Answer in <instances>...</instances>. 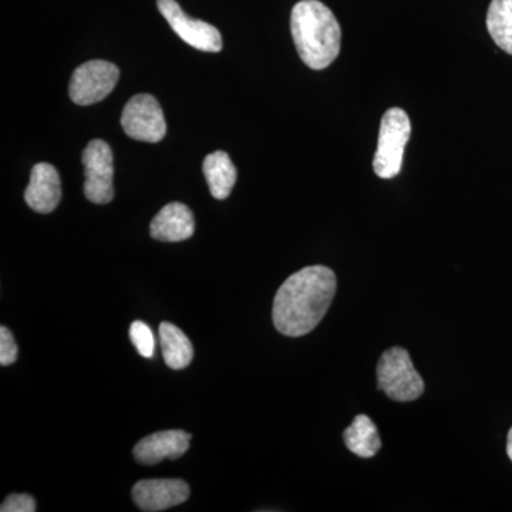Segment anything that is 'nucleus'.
Returning a JSON list of instances; mask_svg holds the SVG:
<instances>
[{"mask_svg": "<svg viewBox=\"0 0 512 512\" xmlns=\"http://www.w3.org/2000/svg\"><path fill=\"white\" fill-rule=\"evenodd\" d=\"M19 349L12 332L6 326L0 328V365L10 366L18 360Z\"/></svg>", "mask_w": 512, "mask_h": 512, "instance_id": "a211bd4d", "label": "nucleus"}, {"mask_svg": "<svg viewBox=\"0 0 512 512\" xmlns=\"http://www.w3.org/2000/svg\"><path fill=\"white\" fill-rule=\"evenodd\" d=\"M160 343L165 363L170 369L183 370L191 365L194 348L191 340L173 323L163 322L160 325Z\"/></svg>", "mask_w": 512, "mask_h": 512, "instance_id": "4468645a", "label": "nucleus"}, {"mask_svg": "<svg viewBox=\"0 0 512 512\" xmlns=\"http://www.w3.org/2000/svg\"><path fill=\"white\" fill-rule=\"evenodd\" d=\"M191 436L183 430L158 431L138 441L134 447V457L140 464L154 466L165 458L177 460L190 448Z\"/></svg>", "mask_w": 512, "mask_h": 512, "instance_id": "9d476101", "label": "nucleus"}, {"mask_svg": "<svg viewBox=\"0 0 512 512\" xmlns=\"http://www.w3.org/2000/svg\"><path fill=\"white\" fill-rule=\"evenodd\" d=\"M84 195L94 204H109L114 198L113 151L106 141L93 140L83 151Z\"/></svg>", "mask_w": 512, "mask_h": 512, "instance_id": "0eeeda50", "label": "nucleus"}, {"mask_svg": "<svg viewBox=\"0 0 512 512\" xmlns=\"http://www.w3.org/2000/svg\"><path fill=\"white\" fill-rule=\"evenodd\" d=\"M121 126L128 137L144 143H158L167 134L163 109L156 97L141 93L131 97L121 114Z\"/></svg>", "mask_w": 512, "mask_h": 512, "instance_id": "423d86ee", "label": "nucleus"}, {"mask_svg": "<svg viewBox=\"0 0 512 512\" xmlns=\"http://www.w3.org/2000/svg\"><path fill=\"white\" fill-rule=\"evenodd\" d=\"M412 134L406 111L393 107L383 114L373 168L377 177L389 180L402 170L404 148Z\"/></svg>", "mask_w": 512, "mask_h": 512, "instance_id": "7ed1b4c3", "label": "nucleus"}, {"mask_svg": "<svg viewBox=\"0 0 512 512\" xmlns=\"http://www.w3.org/2000/svg\"><path fill=\"white\" fill-rule=\"evenodd\" d=\"M62 200V184L53 165L36 164L30 173V183L25 191L26 204L40 214H50Z\"/></svg>", "mask_w": 512, "mask_h": 512, "instance_id": "9b49d317", "label": "nucleus"}, {"mask_svg": "<svg viewBox=\"0 0 512 512\" xmlns=\"http://www.w3.org/2000/svg\"><path fill=\"white\" fill-rule=\"evenodd\" d=\"M2 512H33L36 511V501L29 494H12L3 501Z\"/></svg>", "mask_w": 512, "mask_h": 512, "instance_id": "6ab92c4d", "label": "nucleus"}, {"mask_svg": "<svg viewBox=\"0 0 512 512\" xmlns=\"http://www.w3.org/2000/svg\"><path fill=\"white\" fill-rule=\"evenodd\" d=\"M291 32L299 57L323 70L339 56L342 32L332 10L319 0H302L292 9Z\"/></svg>", "mask_w": 512, "mask_h": 512, "instance_id": "f03ea898", "label": "nucleus"}, {"mask_svg": "<svg viewBox=\"0 0 512 512\" xmlns=\"http://www.w3.org/2000/svg\"><path fill=\"white\" fill-rule=\"evenodd\" d=\"M157 8L164 19L170 23L171 29L177 33L185 43L201 50V52L218 53L222 50V36L220 30L210 23L191 19L185 15L181 6L175 0H157Z\"/></svg>", "mask_w": 512, "mask_h": 512, "instance_id": "6e6552de", "label": "nucleus"}, {"mask_svg": "<svg viewBox=\"0 0 512 512\" xmlns=\"http://www.w3.org/2000/svg\"><path fill=\"white\" fill-rule=\"evenodd\" d=\"M487 28L495 45L512 55V0H493L488 8Z\"/></svg>", "mask_w": 512, "mask_h": 512, "instance_id": "dca6fc26", "label": "nucleus"}, {"mask_svg": "<svg viewBox=\"0 0 512 512\" xmlns=\"http://www.w3.org/2000/svg\"><path fill=\"white\" fill-rule=\"evenodd\" d=\"M335 272L323 265L306 266L289 276L276 292L272 319L282 335H308L326 315L335 298Z\"/></svg>", "mask_w": 512, "mask_h": 512, "instance_id": "f257e3e1", "label": "nucleus"}, {"mask_svg": "<svg viewBox=\"0 0 512 512\" xmlns=\"http://www.w3.org/2000/svg\"><path fill=\"white\" fill-rule=\"evenodd\" d=\"M507 454H508V457H510V460L512 461V427H511L510 433H508Z\"/></svg>", "mask_w": 512, "mask_h": 512, "instance_id": "aec40b11", "label": "nucleus"}, {"mask_svg": "<svg viewBox=\"0 0 512 512\" xmlns=\"http://www.w3.org/2000/svg\"><path fill=\"white\" fill-rule=\"evenodd\" d=\"M194 231V214L181 202L165 205L150 225L151 237L161 242L185 241L194 235Z\"/></svg>", "mask_w": 512, "mask_h": 512, "instance_id": "f8f14e48", "label": "nucleus"}, {"mask_svg": "<svg viewBox=\"0 0 512 512\" xmlns=\"http://www.w3.org/2000/svg\"><path fill=\"white\" fill-rule=\"evenodd\" d=\"M379 389L396 402H413L424 392V382L403 348L386 350L377 365Z\"/></svg>", "mask_w": 512, "mask_h": 512, "instance_id": "20e7f679", "label": "nucleus"}, {"mask_svg": "<svg viewBox=\"0 0 512 512\" xmlns=\"http://www.w3.org/2000/svg\"><path fill=\"white\" fill-rule=\"evenodd\" d=\"M343 439L349 451L362 458L376 456L377 451L382 448L379 431L366 414L355 417L353 423L345 430Z\"/></svg>", "mask_w": 512, "mask_h": 512, "instance_id": "2eb2a0df", "label": "nucleus"}, {"mask_svg": "<svg viewBox=\"0 0 512 512\" xmlns=\"http://www.w3.org/2000/svg\"><path fill=\"white\" fill-rule=\"evenodd\" d=\"M130 339L136 346L137 352L146 359H151L156 353V338L147 323L141 322V320L131 323Z\"/></svg>", "mask_w": 512, "mask_h": 512, "instance_id": "f3484780", "label": "nucleus"}, {"mask_svg": "<svg viewBox=\"0 0 512 512\" xmlns=\"http://www.w3.org/2000/svg\"><path fill=\"white\" fill-rule=\"evenodd\" d=\"M120 70L116 64L106 60H92L74 70L70 80V99L77 106H92L106 99L117 82Z\"/></svg>", "mask_w": 512, "mask_h": 512, "instance_id": "39448f33", "label": "nucleus"}, {"mask_svg": "<svg viewBox=\"0 0 512 512\" xmlns=\"http://www.w3.org/2000/svg\"><path fill=\"white\" fill-rule=\"evenodd\" d=\"M205 180L215 200H225L237 183V168L225 151H215L202 164Z\"/></svg>", "mask_w": 512, "mask_h": 512, "instance_id": "ddd939ff", "label": "nucleus"}, {"mask_svg": "<svg viewBox=\"0 0 512 512\" xmlns=\"http://www.w3.org/2000/svg\"><path fill=\"white\" fill-rule=\"evenodd\" d=\"M133 500L141 511L168 510L185 503L190 497V487L183 480H141L133 488Z\"/></svg>", "mask_w": 512, "mask_h": 512, "instance_id": "1a4fd4ad", "label": "nucleus"}]
</instances>
